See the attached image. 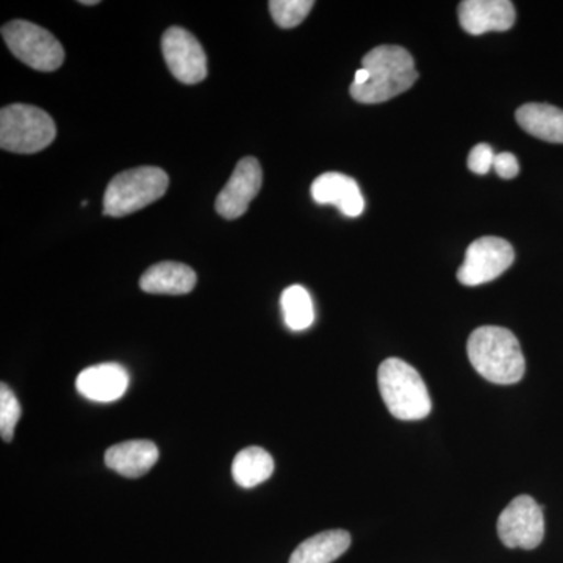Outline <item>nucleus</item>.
<instances>
[{
    "instance_id": "f257e3e1",
    "label": "nucleus",
    "mask_w": 563,
    "mask_h": 563,
    "mask_svg": "<svg viewBox=\"0 0 563 563\" xmlns=\"http://www.w3.org/2000/svg\"><path fill=\"white\" fill-rule=\"evenodd\" d=\"M468 358L484 379L493 384L520 383L526 363L520 342L509 329L484 325L468 339Z\"/></svg>"
},
{
    "instance_id": "f03ea898",
    "label": "nucleus",
    "mask_w": 563,
    "mask_h": 563,
    "mask_svg": "<svg viewBox=\"0 0 563 563\" xmlns=\"http://www.w3.org/2000/svg\"><path fill=\"white\" fill-rule=\"evenodd\" d=\"M362 68L368 70L365 85H351L354 101L380 103L413 87L418 79L412 55L401 46H379L363 57Z\"/></svg>"
},
{
    "instance_id": "7ed1b4c3",
    "label": "nucleus",
    "mask_w": 563,
    "mask_h": 563,
    "mask_svg": "<svg viewBox=\"0 0 563 563\" xmlns=\"http://www.w3.org/2000/svg\"><path fill=\"white\" fill-rule=\"evenodd\" d=\"M385 406L398 420H422L432 410L431 396L420 373L401 358H387L377 372Z\"/></svg>"
},
{
    "instance_id": "20e7f679",
    "label": "nucleus",
    "mask_w": 563,
    "mask_h": 563,
    "mask_svg": "<svg viewBox=\"0 0 563 563\" xmlns=\"http://www.w3.org/2000/svg\"><path fill=\"white\" fill-rule=\"evenodd\" d=\"M168 185V174L155 166H140L118 174L103 196V214L122 218L143 210L161 199Z\"/></svg>"
},
{
    "instance_id": "39448f33",
    "label": "nucleus",
    "mask_w": 563,
    "mask_h": 563,
    "mask_svg": "<svg viewBox=\"0 0 563 563\" xmlns=\"http://www.w3.org/2000/svg\"><path fill=\"white\" fill-rule=\"evenodd\" d=\"M57 136L51 114L38 107L13 103L0 111V147L16 154H36Z\"/></svg>"
},
{
    "instance_id": "423d86ee",
    "label": "nucleus",
    "mask_w": 563,
    "mask_h": 563,
    "mask_svg": "<svg viewBox=\"0 0 563 563\" xmlns=\"http://www.w3.org/2000/svg\"><path fill=\"white\" fill-rule=\"evenodd\" d=\"M2 36L11 54L32 69L52 73L65 62V51L58 40L32 22L11 21L3 25Z\"/></svg>"
},
{
    "instance_id": "0eeeda50",
    "label": "nucleus",
    "mask_w": 563,
    "mask_h": 563,
    "mask_svg": "<svg viewBox=\"0 0 563 563\" xmlns=\"http://www.w3.org/2000/svg\"><path fill=\"white\" fill-rule=\"evenodd\" d=\"M514 261L515 252L509 242L498 236H483L466 250L457 279L466 287H477L501 276Z\"/></svg>"
},
{
    "instance_id": "6e6552de",
    "label": "nucleus",
    "mask_w": 563,
    "mask_h": 563,
    "mask_svg": "<svg viewBox=\"0 0 563 563\" xmlns=\"http://www.w3.org/2000/svg\"><path fill=\"white\" fill-rule=\"evenodd\" d=\"M498 536L507 548L533 550L539 547L544 537L542 506L529 495L517 496L499 515Z\"/></svg>"
},
{
    "instance_id": "1a4fd4ad",
    "label": "nucleus",
    "mask_w": 563,
    "mask_h": 563,
    "mask_svg": "<svg viewBox=\"0 0 563 563\" xmlns=\"http://www.w3.org/2000/svg\"><path fill=\"white\" fill-rule=\"evenodd\" d=\"M166 65L181 84L196 85L207 77V55L201 43L180 27L168 29L162 36Z\"/></svg>"
},
{
    "instance_id": "9d476101",
    "label": "nucleus",
    "mask_w": 563,
    "mask_h": 563,
    "mask_svg": "<svg viewBox=\"0 0 563 563\" xmlns=\"http://www.w3.org/2000/svg\"><path fill=\"white\" fill-rule=\"evenodd\" d=\"M262 166L257 158L244 157L236 165L228 185L218 195L214 209L225 220H236L250 209L262 188Z\"/></svg>"
},
{
    "instance_id": "9b49d317",
    "label": "nucleus",
    "mask_w": 563,
    "mask_h": 563,
    "mask_svg": "<svg viewBox=\"0 0 563 563\" xmlns=\"http://www.w3.org/2000/svg\"><path fill=\"white\" fill-rule=\"evenodd\" d=\"M515 18L517 13L509 0H465L459 5V21L470 35L509 31Z\"/></svg>"
},
{
    "instance_id": "f8f14e48",
    "label": "nucleus",
    "mask_w": 563,
    "mask_h": 563,
    "mask_svg": "<svg viewBox=\"0 0 563 563\" xmlns=\"http://www.w3.org/2000/svg\"><path fill=\"white\" fill-rule=\"evenodd\" d=\"M128 369L120 363H101L90 366L77 376L76 387L84 398L96 402H113L128 391Z\"/></svg>"
},
{
    "instance_id": "ddd939ff",
    "label": "nucleus",
    "mask_w": 563,
    "mask_h": 563,
    "mask_svg": "<svg viewBox=\"0 0 563 563\" xmlns=\"http://www.w3.org/2000/svg\"><path fill=\"white\" fill-rule=\"evenodd\" d=\"M313 201L320 206H335L344 217L357 218L365 210L357 181L342 173H325L312 184Z\"/></svg>"
},
{
    "instance_id": "4468645a",
    "label": "nucleus",
    "mask_w": 563,
    "mask_h": 563,
    "mask_svg": "<svg viewBox=\"0 0 563 563\" xmlns=\"http://www.w3.org/2000/svg\"><path fill=\"white\" fill-rule=\"evenodd\" d=\"M158 448L150 440H131L113 444L106 453V465L121 476H144L158 461Z\"/></svg>"
},
{
    "instance_id": "2eb2a0df",
    "label": "nucleus",
    "mask_w": 563,
    "mask_h": 563,
    "mask_svg": "<svg viewBox=\"0 0 563 563\" xmlns=\"http://www.w3.org/2000/svg\"><path fill=\"white\" fill-rule=\"evenodd\" d=\"M195 269L184 263L162 262L141 276V290L151 295H187L196 287Z\"/></svg>"
},
{
    "instance_id": "dca6fc26",
    "label": "nucleus",
    "mask_w": 563,
    "mask_h": 563,
    "mask_svg": "<svg viewBox=\"0 0 563 563\" xmlns=\"http://www.w3.org/2000/svg\"><path fill=\"white\" fill-rule=\"evenodd\" d=\"M517 122L525 132L548 143L563 144V110L550 103H526L517 110Z\"/></svg>"
},
{
    "instance_id": "f3484780",
    "label": "nucleus",
    "mask_w": 563,
    "mask_h": 563,
    "mask_svg": "<svg viewBox=\"0 0 563 563\" xmlns=\"http://www.w3.org/2000/svg\"><path fill=\"white\" fill-rule=\"evenodd\" d=\"M351 547L350 532L335 529L310 537L292 551L288 563H332Z\"/></svg>"
},
{
    "instance_id": "a211bd4d",
    "label": "nucleus",
    "mask_w": 563,
    "mask_h": 563,
    "mask_svg": "<svg viewBox=\"0 0 563 563\" xmlns=\"http://www.w3.org/2000/svg\"><path fill=\"white\" fill-rule=\"evenodd\" d=\"M274 461L268 451L250 446L240 451L232 463V476L240 487L254 488L273 476Z\"/></svg>"
},
{
    "instance_id": "6ab92c4d",
    "label": "nucleus",
    "mask_w": 563,
    "mask_h": 563,
    "mask_svg": "<svg viewBox=\"0 0 563 563\" xmlns=\"http://www.w3.org/2000/svg\"><path fill=\"white\" fill-rule=\"evenodd\" d=\"M282 313L288 329L295 332L306 331L314 321V309L309 291L301 285H291L282 292Z\"/></svg>"
},
{
    "instance_id": "aec40b11",
    "label": "nucleus",
    "mask_w": 563,
    "mask_h": 563,
    "mask_svg": "<svg viewBox=\"0 0 563 563\" xmlns=\"http://www.w3.org/2000/svg\"><path fill=\"white\" fill-rule=\"evenodd\" d=\"M313 5L312 0H272L269 11L279 27L292 29L309 16Z\"/></svg>"
},
{
    "instance_id": "412c9836",
    "label": "nucleus",
    "mask_w": 563,
    "mask_h": 563,
    "mask_svg": "<svg viewBox=\"0 0 563 563\" xmlns=\"http://www.w3.org/2000/svg\"><path fill=\"white\" fill-rule=\"evenodd\" d=\"M21 418V404L7 384L0 385V433L3 442H11Z\"/></svg>"
},
{
    "instance_id": "4be33fe9",
    "label": "nucleus",
    "mask_w": 563,
    "mask_h": 563,
    "mask_svg": "<svg viewBox=\"0 0 563 563\" xmlns=\"http://www.w3.org/2000/svg\"><path fill=\"white\" fill-rule=\"evenodd\" d=\"M495 163V152H493L490 144L481 143L474 146L468 155V168L474 174L484 176L493 169Z\"/></svg>"
},
{
    "instance_id": "5701e85b",
    "label": "nucleus",
    "mask_w": 563,
    "mask_h": 563,
    "mask_svg": "<svg viewBox=\"0 0 563 563\" xmlns=\"http://www.w3.org/2000/svg\"><path fill=\"white\" fill-rule=\"evenodd\" d=\"M493 169L498 174L501 179H514L520 173V165H518L517 157L509 152H501L495 155V163Z\"/></svg>"
},
{
    "instance_id": "b1692460",
    "label": "nucleus",
    "mask_w": 563,
    "mask_h": 563,
    "mask_svg": "<svg viewBox=\"0 0 563 563\" xmlns=\"http://www.w3.org/2000/svg\"><path fill=\"white\" fill-rule=\"evenodd\" d=\"M96 3H98V0H90V2L84 0V2H81V5H96Z\"/></svg>"
}]
</instances>
